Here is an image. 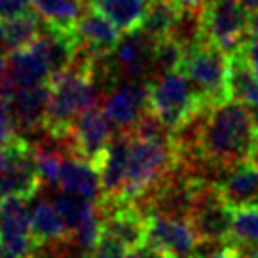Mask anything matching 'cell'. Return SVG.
<instances>
[{
  "label": "cell",
  "instance_id": "74e56055",
  "mask_svg": "<svg viewBox=\"0 0 258 258\" xmlns=\"http://www.w3.org/2000/svg\"><path fill=\"white\" fill-rule=\"evenodd\" d=\"M8 76V55L4 53V49H0V84L6 80Z\"/></svg>",
  "mask_w": 258,
  "mask_h": 258
},
{
  "label": "cell",
  "instance_id": "4fadbf2b",
  "mask_svg": "<svg viewBox=\"0 0 258 258\" xmlns=\"http://www.w3.org/2000/svg\"><path fill=\"white\" fill-rule=\"evenodd\" d=\"M40 188V178L34 161V148L21 135L14 141V156L8 169L0 177V200L8 196H19L32 200Z\"/></svg>",
  "mask_w": 258,
  "mask_h": 258
},
{
  "label": "cell",
  "instance_id": "7c38bea8",
  "mask_svg": "<svg viewBox=\"0 0 258 258\" xmlns=\"http://www.w3.org/2000/svg\"><path fill=\"white\" fill-rule=\"evenodd\" d=\"M148 110V82L120 80L106 91L103 112L118 129L131 131Z\"/></svg>",
  "mask_w": 258,
  "mask_h": 258
},
{
  "label": "cell",
  "instance_id": "5bb4252c",
  "mask_svg": "<svg viewBox=\"0 0 258 258\" xmlns=\"http://www.w3.org/2000/svg\"><path fill=\"white\" fill-rule=\"evenodd\" d=\"M131 141H133V133L127 129H118L116 133H112L103 163L99 167L101 192H103L99 203L120 202L123 184H125V171H127V156Z\"/></svg>",
  "mask_w": 258,
  "mask_h": 258
},
{
  "label": "cell",
  "instance_id": "e575fe53",
  "mask_svg": "<svg viewBox=\"0 0 258 258\" xmlns=\"http://www.w3.org/2000/svg\"><path fill=\"white\" fill-rule=\"evenodd\" d=\"M125 258H167V256H163L161 252L152 249L150 245H143V247H137V249H129Z\"/></svg>",
  "mask_w": 258,
  "mask_h": 258
},
{
  "label": "cell",
  "instance_id": "7402d4cb",
  "mask_svg": "<svg viewBox=\"0 0 258 258\" xmlns=\"http://www.w3.org/2000/svg\"><path fill=\"white\" fill-rule=\"evenodd\" d=\"M89 4L110 19L123 34L141 29L150 0H89Z\"/></svg>",
  "mask_w": 258,
  "mask_h": 258
},
{
  "label": "cell",
  "instance_id": "d4e9b609",
  "mask_svg": "<svg viewBox=\"0 0 258 258\" xmlns=\"http://www.w3.org/2000/svg\"><path fill=\"white\" fill-rule=\"evenodd\" d=\"M180 10L175 0H150V6L141 25V31L154 42L171 36V32L180 17Z\"/></svg>",
  "mask_w": 258,
  "mask_h": 258
},
{
  "label": "cell",
  "instance_id": "1f68e13d",
  "mask_svg": "<svg viewBox=\"0 0 258 258\" xmlns=\"http://www.w3.org/2000/svg\"><path fill=\"white\" fill-rule=\"evenodd\" d=\"M127 250L129 249L120 239H116L114 235H110L108 232L103 230L97 245L89 252V258H125L127 256Z\"/></svg>",
  "mask_w": 258,
  "mask_h": 258
},
{
  "label": "cell",
  "instance_id": "83f0119b",
  "mask_svg": "<svg viewBox=\"0 0 258 258\" xmlns=\"http://www.w3.org/2000/svg\"><path fill=\"white\" fill-rule=\"evenodd\" d=\"M14 93H16V86L10 80V76H6V80L0 84V148L10 146L19 137V129L12 110Z\"/></svg>",
  "mask_w": 258,
  "mask_h": 258
},
{
  "label": "cell",
  "instance_id": "ffe728a7",
  "mask_svg": "<svg viewBox=\"0 0 258 258\" xmlns=\"http://www.w3.org/2000/svg\"><path fill=\"white\" fill-rule=\"evenodd\" d=\"M31 8L51 31L74 32L86 6L82 0H31Z\"/></svg>",
  "mask_w": 258,
  "mask_h": 258
},
{
  "label": "cell",
  "instance_id": "f35d334b",
  "mask_svg": "<svg viewBox=\"0 0 258 258\" xmlns=\"http://www.w3.org/2000/svg\"><path fill=\"white\" fill-rule=\"evenodd\" d=\"M249 36H258V12L250 14V19H249Z\"/></svg>",
  "mask_w": 258,
  "mask_h": 258
},
{
  "label": "cell",
  "instance_id": "8d00e7d4",
  "mask_svg": "<svg viewBox=\"0 0 258 258\" xmlns=\"http://www.w3.org/2000/svg\"><path fill=\"white\" fill-rule=\"evenodd\" d=\"M247 161L250 165L258 167V129L254 131V137H252V143H250L249 148V156H247Z\"/></svg>",
  "mask_w": 258,
  "mask_h": 258
},
{
  "label": "cell",
  "instance_id": "3957f363",
  "mask_svg": "<svg viewBox=\"0 0 258 258\" xmlns=\"http://www.w3.org/2000/svg\"><path fill=\"white\" fill-rule=\"evenodd\" d=\"M49 103L44 129L49 137L63 139L73 121L99 101V86L91 76L89 64L74 63L73 67L53 73L48 80Z\"/></svg>",
  "mask_w": 258,
  "mask_h": 258
},
{
  "label": "cell",
  "instance_id": "603a6c76",
  "mask_svg": "<svg viewBox=\"0 0 258 258\" xmlns=\"http://www.w3.org/2000/svg\"><path fill=\"white\" fill-rule=\"evenodd\" d=\"M31 230L38 245L61 243L73 237L57 207L49 202L34 203L31 209Z\"/></svg>",
  "mask_w": 258,
  "mask_h": 258
},
{
  "label": "cell",
  "instance_id": "60d3db41",
  "mask_svg": "<svg viewBox=\"0 0 258 258\" xmlns=\"http://www.w3.org/2000/svg\"><path fill=\"white\" fill-rule=\"evenodd\" d=\"M250 116H252V121H254V129H258V108H249Z\"/></svg>",
  "mask_w": 258,
  "mask_h": 258
},
{
  "label": "cell",
  "instance_id": "ab89813d",
  "mask_svg": "<svg viewBox=\"0 0 258 258\" xmlns=\"http://www.w3.org/2000/svg\"><path fill=\"white\" fill-rule=\"evenodd\" d=\"M241 2V6L249 14H254V12H258V0H239Z\"/></svg>",
  "mask_w": 258,
  "mask_h": 258
},
{
  "label": "cell",
  "instance_id": "f1b7e54d",
  "mask_svg": "<svg viewBox=\"0 0 258 258\" xmlns=\"http://www.w3.org/2000/svg\"><path fill=\"white\" fill-rule=\"evenodd\" d=\"M61 150H51L46 146H34V161H36V171L40 184L57 186L61 165H63V156Z\"/></svg>",
  "mask_w": 258,
  "mask_h": 258
},
{
  "label": "cell",
  "instance_id": "b9f144b4",
  "mask_svg": "<svg viewBox=\"0 0 258 258\" xmlns=\"http://www.w3.org/2000/svg\"><path fill=\"white\" fill-rule=\"evenodd\" d=\"M2 250H4V247H2V241H0V254H2Z\"/></svg>",
  "mask_w": 258,
  "mask_h": 258
},
{
  "label": "cell",
  "instance_id": "4dcf8cb0",
  "mask_svg": "<svg viewBox=\"0 0 258 258\" xmlns=\"http://www.w3.org/2000/svg\"><path fill=\"white\" fill-rule=\"evenodd\" d=\"M190 258H235L230 239H198Z\"/></svg>",
  "mask_w": 258,
  "mask_h": 258
},
{
  "label": "cell",
  "instance_id": "44dd1931",
  "mask_svg": "<svg viewBox=\"0 0 258 258\" xmlns=\"http://www.w3.org/2000/svg\"><path fill=\"white\" fill-rule=\"evenodd\" d=\"M228 91L230 99L239 101L247 108H258V74L250 69L239 49L230 53Z\"/></svg>",
  "mask_w": 258,
  "mask_h": 258
},
{
  "label": "cell",
  "instance_id": "9a60e30c",
  "mask_svg": "<svg viewBox=\"0 0 258 258\" xmlns=\"http://www.w3.org/2000/svg\"><path fill=\"white\" fill-rule=\"evenodd\" d=\"M76 38H78L80 51L95 59V57H105L112 53L116 44L120 42L121 32L99 10L89 6L84 10L80 21L76 25Z\"/></svg>",
  "mask_w": 258,
  "mask_h": 258
},
{
  "label": "cell",
  "instance_id": "d590c367",
  "mask_svg": "<svg viewBox=\"0 0 258 258\" xmlns=\"http://www.w3.org/2000/svg\"><path fill=\"white\" fill-rule=\"evenodd\" d=\"M12 156H14V143L10 146H6V148H0V177L4 175V171L8 169Z\"/></svg>",
  "mask_w": 258,
  "mask_h": 258
},
{
  "label": "cell",
  "instance_id": "cb8c5ba5",
  "mask_svg": "<svg viewBox=\"0 0 258 258\" xmlns=\"http://www.w3.org/2000/svg\"><path fill=\"white\" fill-rule=\"evenodd\" d=\"M42 25L44 21L34 12H25L12 19H4L0 31V46L6 53L29 46L42 36Z\"/></svg>",
  "mask_w": 258,
  "mask_h": 258
},
{
  "label": "cell",
  "instance_id": "7bdbcfd3",
  "mask_svg": "<svg viewBox=\"0 0 258 258\" xmlns=\"http://www.w3.org/2000/svg\"><path fill=\"white\" fill-rule=\"evenodd\" d=\"M0 31H2V19H0Z\"/></svg>",
  "mask_w": 258,
  "mask_h": 258
},
{
  "label": "cell",
  "instance_id": "484cf974",
  "mask_svg": "<svg viewBox=\"0 0 258 258\" xmlns=\"http://www.w3.org/2000/svg\"><path fill=\"white\" fill-rule=\"evenodd\" d=\"M182 57H184V46L175 38L167 36V38L156 40L152 48V61H150V80L178 71Z\"/></svg>",
  "mask_w": 258,
  "mask_h": 258
},
{
  "label": "cell",
  "instance_id": "ac0fdd59",
  "mask_svg": "<svg viewBox=\"0 0 258 258\" xmlns=\"http://www.w3.org/2000/svg\"><path fill=\"white\" fill-rule=\"evenodd\" d=\"M215 182L232 209L258 207V167L249 161L224 169V175Z\"/></svg>",
  "mask_w": 258,
  "mask_h": 258
},
{
  "label": "cell",
  "instance_id": "d6a6232c",
  "mask_svg": "<svg viewBox=\"0 0 258 258\" xmlns=\"http://www.w3.org/2000/svg\"><path fill=\"white\" fill-rule=\"evenodd\" d=\"M31 0H0V19H12L29 12Z\"/></svg>",
  "mask_w": 258,
  "mask_h": 258
},
{
  "label": "cell",
  "instance_id": "836d02e7",
  "mask_svg": "<svg viewBox=\"0 0 258 258\" xmlns=\"http://www.w3.org/2000/svg\"><path fill=\"white\" fill-rule=\"evenodd\" d=\"M239 51L243 53L250 69L258 74V36H247V40L243 42Z\"/></svg>",
  "mask_w": 258,
  "mask_h": 258
},
{
  "label": "cell",
  "instance_id": "8992f818",
  "mask_svg": "<svg viewBox=\"0 0 258 258\" xmlns=\"http://www.w3.org/2000/svg\"><path fill=\"white\" fill-rule=\"evenodd\" d=\"M249 19L250 14L243 8L239 0H207L200 17L202 40L230 55L247 40Z\"/></svg>",
  "mask_w": 258,
  "mask_h": 258
},
{
  "label": "cell",
  "instance_id": "f546056e",
  "mask_svg": "<svg viewBox=\"0 0 258 258\" xmlns=\"http://www.w3.org/2000/svg\"><path fill=\"white\" fill-rule=\"evenodd\" d=\"M230 239L258 243V207L234 209V217H232V237Z\"/></svg>",
  "mask_w": 258,
  "mask_h": 258
},
{
  "label": "cell",
  "instance_id": "9c48e42d",
  "mask_svg": "<svg viewBox=\"0 0 258 258\" xmlns=\"http://www.w3.org/2000/svg\"><path fill=\"white\" fill-rule=\"evenodd\" d=\"M27 198L8 196L0 200V241L16 258H31L38 243L31 230V207Z\"/></svg>",
  "mask_w": 258,
  "mask_h": 258
},
{
  "label": "cell",
  "instance_id": "5b68a950",
  "mask_svg": "<svg viewBox=\"0 0 258 258\" xmlns=\"http://www.w3.org/2000/svg\"><path fill=\"white\" fill-rule=\"evenodd\" d=\"M148 110L175 133L205 108L188 78L175 71L148 82Z\"/></svg>",
  "mask_w": 258,
  "mask_h": 258
},
{
  "label": "cell",
  "instance_id": "277c9868",
  "mask_svg": "<svg viewBox=\"0 0 258 258\" xmlns=\"http://www.w3.org/2000/svg\"><path fill=\"white\" fill-rule=\"evenodd\" d=\"M178 71L194 86L205 110L230 101V55L220 48L205 40L194 42L192 46L184 48V57Z\"/></svg>",
  "mask_w": 258,
  "mask_h": 258
},
{
  "label": "cell",
  "instance_id": "4316f807",
  "mask_svg": "<svg viewBox=\"0 0 258 258\" xmlns=\"http://www.w3.org/2000/svg\"><path fill=\"white\" fill-rule=\"evenodd\" d=\"M53 205L57 207L59 215L63 217L67 228L71 230L73 234L74 230L86 222L91 215L97 213V203L89 202V200H84L76 194H69V192H61V196H57Z\"/></svg>",
  "mask_w": 258,
  "mask_h": 258
},
{
  "label": "cell",
  "instance_id": "ba28073f",
  "mask_svg": "<svg viewBox=\"0 0 258 258\" xmlns=\"http://www.w3.org/2000/svg\"><path fill=\"white\" fill-rule=\"evenodd\" d=\"M232 217L234 209L224 202L215 180H207L194 203L190 222L198 239H222L232 237Z\"/></svg>",
  "mask_w": 258,
  "mask_h": 258
},
{
  "label": "cell",
  "instance_id": "30bf717a",
  "mask_svg": "<svg viewBox=\"0 0 258 258\" xmlns=\"http://www.w3.org/2000/svg\"><path fill=\"white\" fill-rule=\"evenodd\" d=\"M154 40L145 32H123L112 53H108V67L114 80H150V61H152Z\"/></svg>",
  "mask_w": 258,
  "mask_h": 258
},
{
  "label": "cell",
  "instance_id": "6da1fadb",
  "mask_svg": "<svg viewBox=\"0 0 258 258\" xmlns=\"http://www.w3.org/2000/svg\"><path fill=\"white\" fill-rule=\"evenodd\" d=\"M254 121L249 108L239 101H226L203 110L196 123L194 154L186 169L203 163L213 169H230L247 161L249 148L254 137Z\"/></svg>",
  "mask_w": 258,
  "mask_h": 258
},
{
  "label": "cell",
  "instance_id": "8fae6325",
  "mask_svg": "<svg viewBox=\"0 0 258 258\" xmlns=\"http://www.w3.org/2000/svg\"><path fill=\"white\" fill-rule=\"evenodd\" d=\"M198 235L190 220L171 218L148 213V239L146 245L167 258H190Z\"/></svg>",
  "mask_w": 258,
  "mask_h": 258
},
{
  "label": "cell",
  "instance_id": "7a4b0ae2",
  "mask_svg": "<svg viewBox=\"0 0 258 258\" xmlns=\"http://www.w3.org/2000/svg\"><path fill=\"white\" fill-rule=\"evenodd\" d=\"M180 165L182 158L173 141V135L154 139L133 135L120 202L135 205L143 203Z\"/></svg>",
  "mask_w": 258,
  "mask_h": 258
},
{
  "label": "cell",
  "instance_id": "52a82bcc",
  "mask_svg": "<svg viewBox=\"0 0 258 258\" xmlns=\"http://www.w3.org/2000/svg\"><path fill=\"white\" fill-rule=\"evenodd\" d=\"M110 139H112V123L103 112V108L95 106L80 114L73 121L69 133L59 141L63 143L64 152L89 161L99 171Z\"/></svg>",
  "mask_w": 258,
  "mask_h": 258
},
{
  "label": "cell",
  "instance_id": "e0dca14e",
  "mask_svg": "<svg viewBox=\"0 0 258 258\" xmlns=\"http://www.w3.org/2000/svg\"><path fill=\"white\" fill-rule=\"evenodd\" d=\"M48 82L46 84H36V86L16 88V93L12 97V110H14L17 129L21 133H34L38 129H44L46 114H48Z\"/></svg>",
  "mask_w": 258,
  "mask_h": 258
},
{
  "label": "cell",
  "instance_id": "d6986e66",
  "mask_svg": "<svg viewBox=\"0 0 258 258\" xmlns=\"http://www.w3.org/2000/svg\"><path fill=\"white\" fill-rule=\"evenodd\" d=\"M57 188L61 192L76 194L84 200H89L93 203L101 202V175L95 165L80 158H67L63 160Z\"/></svg>",
  "mask_w": 258,
  "mask_h": 258
},
{
  "label": "cell",
  "instance_id": "2e32d148",
  "mask_svg": "<svg viewBox=\"0 0 258 258\" xmlns=\"http://www.w3.org/2000/svg\"><path fill=\"white\" fill-rule=\"evenodd\" d=\"M44 34V32H42ZM8 76L16 88L46 84L51 76V64L42 36L32 44L8 53Z\"/></svg>",
  "mask_w": 258,
  "mask_h": 258
}]
</instances>
